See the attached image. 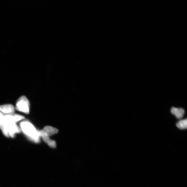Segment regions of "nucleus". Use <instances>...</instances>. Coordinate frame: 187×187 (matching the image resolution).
Returning a JSON list of instances; mask_svg holds the SVG:
<instances>
[{
	"label": "nucleus",
	"instance_id": "8",
	"mask_svg": "<svg viewBox=\"0 0 187 187\" xmlns=\"http://www.w3.org/2000/svg\"><path fill=\"white\" fill-rule=\"evenodd\" d=\"M171 112L178 119L182 118L185 113V111L182 108H177L173 107L171 110Z\"/></svg>",
	"mask_w": 187,
	"mask_h": 187
},
{
	"label": "nucleus",
	"instance_id": "2",
	"mask_svg": "<svg viewBox=\"0 0 187 187\" xmlns=\"http://www.w3.org/2000/svg\"><path fill=\"white\" fill-rule=\"evenodd\" d=\"M15 108L19 111L29 114V103L25 96H21L18 100Z\"/></svg>",
	"mask_w": 187,
	"mask_h": 187
},
{
	"label": "nucleus",
	"instance_id": "7",
	"mask_svg": "<svg viewBox=\"0 0 187 187\" xmlns=\"http://www.w3.org/2000/svg\"><path fill=\"white\" fill-rule=\"evenodd\" d=\"M0 129L1 130L5 136L7 137H9L7 131V124L4 119V115L0 117Z\"/></svg>",
	"mask_w": 187,
	"mask_h": 187
},
{
	"label": "nucleus",
	"instance_id": "10",
	"mask_svg": "<svg viewBox=\"0 0 187 187\" xmlns=\"http://www.w3.org/2000/svg\"><path fill=\"white\" fill-rule=\"evenodd\" d=\"M177 126L178 128L181 130L186 129L187 128V119L178 121L177 124Z\"/></svg>",
	"mask_w": 187,
	"mask_h": 187
},
{
	"label": "nucleus",
	"instance_id": "4",
	"mask_svg": "<svg viewBox=\"0 0 187 187\" xmlns=\"http://www.w3.org/2000/svg\"><path fill=\"white\" fill-rule=\"evenodd\" d=\"M58 132V130L54 127L50 126H46L44 129L39 131L41 137L46 136L49 137L56 134Z\"/></svg>",
	"mask_w": 187,
	"mask_h": 187
},
{
	"label": "nucleus",
	"instance_id": "11",
	"mask_svg": "<svg viewBox=\"0 0 187 187\" xmlns=\"http://www.w3.org/2000/svg\"><path fill=\"white\" fill-rule=\"evenodd\" d=\"M3 115V114H2V112H1V111H0V117H1V116H2Z\"/></svg>",
	"mask_w": 187,
	"mask_h": 187
},
{
	"label": "nucleus",
	"instance_id": "6",
	"mask_svg": "<svg viewBox=\"0 0 187 187\" xmlns=\"http://www.w3.org/2000/svg\"><path fill=\"white\" fill-rule=\"evenodd\" d=\"M0 111L5 115L10 114L15 112V108L12 105L6 104L0 106Z\"/></svg>",
	"mask_w": 187,
	"mask_h": 187
},
{
	"label": "nucleus",
	"instance_id": "9",
	"mask_svg": "<svg viewBox=\"0 0 187 187\" xmlns=\"http://www.w3.org/2000/svg\"><path fill=\"white\" fill-rule=\"evenodd\" d=\"M44 141L50 146L53 148H55L56 147V143L55 141L51 140L49 137L44 136L42 137Z\"/></svg>",
	"mask_w": 187,
	"mask_h": 187
},
{
	"label": "nucleus",
	"instance_id": "3",
	"mask_svg": "<svg viewBox=\"0 0 187 187\" xmlns=\"http://www.w3.org/2000/svg\"><path fill=\"white\" fill-rule=\"evenodd\" d=\"M6 122L7 124V131L9 136L12 138L14 137L16 133H19L21 132V129L16 123H9L6 121Z\"/></svg>",
	"mask_w": 187,
	"mask_h": 187
},
{
	"label": "nucleus",
	"instance_id": "5",
	"mask_svg": "<svg viewBox=\"0 0 187 187\" xmlns=\"http://www.w3.org/2000/svg\"><path fill=\"white\" fill-rule=\"evenodd\" d=\"M4 118L6 122L15 123L25 118L23 116L13 113L10 114L4 115Z\"/></svg>",
	"mask_w": 187,
	"mask_h": 187
},
{
	"label": "nucleus",
	"instance_id": "1",
	"mask_svg": "<svg viewBox=\"0 0 187 187\" xmlns=\"http://www.w3.org/2000/svg\"><path fill=\"white\" fill-rule=\"evenodd\" d=\"M21 129L28 139L35 143L40 141L39 131L37 130L34 126L28 121H24L20 123Z\"/></svg>",
	"mask_w": 187,
	"mask_h": 187
}]
</instances>
